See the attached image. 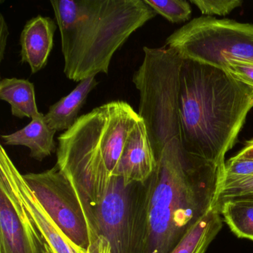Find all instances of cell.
<instances>
[{"mask_svg":"<svg viewBox=\"0 0 253 253\" xmlns=\"http://www.w3.org/2000/svg\"><path fill=\"white\" fill-rule=\"evenodd\" d=\"M144 183L142 253H171L216 207L225 166L185 152L180 139L166 144Z\"/></svg>","mask_w":253,"mask_h":253,"instance_id":"obj_1","label":"cell"},{"mask_svg":"<svg viewBox=\"0 0 253 253\" xmlns=\"http://www.w3.org/2000/svg\"><path fill=\"white\" fill-rule=\"evenodd\" d=\"M253 108V86L226 70L183 59L179 114L185 152L225 166Z\"/></svg>","mask_w":253,"mask_h":253,"instance_id":"obj_2","label":"cell"},{"mask_svg":"<svg viewBox=\"0 0 253 253\" xmlns=\"http://www.w3.org/2000/svg\"><path fill=\"white\" fill-rule=\"evenodd\" d=\"M65 75L81 82L109 73L112 57L157 13L144 0H51Z\"/></svg>","mask_w":253,"mask_h":253,"instance_id":"obj_3","label":"cell"},{"mask_svg":"<svg viewBox=\"0 0 253 253\" xmlns=\"http://www.w3.org/2000/svg\"><path fill=\"white\" fill-rule=\"evenodd\" d=\"M65 174L85 211L90 243L102 238L111 253H142L144 183H128L108 169Z\"/></svg>","mask_w":253,"mask_h":253,"instance_id":"obj_4","label":"cell"},{"mask_svg":"<svg viewBox=\"0 0 253 253\" xmlns=\"http://www.w3.org/2000/svg\"><path fill=\"white\" fill-rule=\"evenodd\" d=\"M141 120L128 103L109 102L81 115L57 137L56 166L63 169L105 167L113 174L126 143Z\"/></svg>","mask_w":253,"mask_h":253,"instance_id":"obj_5","label":"cell"},{"mask_svg":"<svg viewBox=\"0 0 253 253\" xmlns=\"http://www.w3.org/2000/svg\"><path fill=\"white\" fill-rule=\"evenodd\" d=\"M141 66L132 82L140 93L138 113L146 126L155 158L168 142L180 139L179 98L183 58L169 47L143 48Z\"/></svg>","mask_w":253,"mask_h":253,"instance_id":"obj_6","label":"cell"},{"mask_svg":"<svg viewBox=\"0 0 253 253\" xmlns=\"http://www.w3.org/2000/svg\"><path fill=\"white\" fill-rule=\"evenodd\" d=\"M165 46L221 69L229 61L253 63V24L202 16L171 34Z\"/></svg>","mask_w":253,"mask_h":253,"instance_id":"obj_7","label":"cell"},{"mask_svg":"<svg viewBox=\"0 0 253 253\" xmlns=\"http://www.w3.org/2000/svg\"><path fill=\"white\" fill-rule=\"evenodd\" d=\"M44 210L79 253L90 244L88 221L79 196L69 177L57 166L40 173L23 174Z\"/></svg>","mask_w":253,"mask_h":253,"instance_id":"obj_8","label":"cell"},{"mask_svg":"<svg viewBox=\"0 0 253 253\" xmlns=\"http://www.w3.org/2000/svg\"><path fill=\"white\" fill-rule=\"evenodd\" d=\"M0 253H48V244L14 188L0 174Z\"/></svg>","mask_w":253,"mask_h":253,"instance_id":"obj_9","label":"cell"},{"mask_svg":"<svg viewBox=\"0 0 253 253\" xmlns=\"http://www.w3.org/2000/svg\"><path fill=\"white\" fill-rule=\"evenodd\" d=\"M0 174L14 188L37 228L56 253H79L44 210L2 146H0Z\"/></svg>","mask_w":253,"mask_h":253,"instance_id":"obj_10","label":"cell"},{"mask_svg":"<svg viewBox=\"0 0 253 253\" xmlns=\"http://www.w3.org/2000/svg\"><path fill=\"white\" fill-rule=\"evenodd\" d=\"M157 161L143 120L130 134L114 175L128 183L146 181L155 170Z\"/></svg>","mask_w":253,"mask_h":253,"instance_id":"obj_11","label":"cell"},{"mask_svg":"<svg viewBox=\"0 0 253 253\" xmlns=\"http://www.w3.org/2000/svg\"><path fill=\"white\" fill-rule=\"evenodd\" d=\"M57 28L51 17L41 15L33 17L25 25L20 38V56L22 63L29 64L32 74L46 66Z\"/></svg>","mask_w":253,"mask_h":253,"instance_id":"obj_12","label":"cell"},{"mask_svg":"<svg viewBox=\"0 0 253 253\" xmlns=\"http://www.w3.org/2000/svg\"><path fill=\"white\" fill-rule=\"evenodd\" d=\"M57 131L51 128L45 121V115L34 118L26 126L12 134L2 135L7 146H24L30 149V157L42 161L57 152L54 137Z\"/></svg>","mask_w":253,"mask_h":253,"instance_id":"obj_13","label":"cell"},{"mask_svg":"<svg viewBox=\"0 0 253 253\" xmlns=\"http://www.w3.org/2000/svg\"><path fill=\"white\" fill-rule=\"evenodd\" d=\"M95 76L79 83L72 92L50 106L45 115V121L56 131H67L76 122L89 93L97 86Z\"/></svg>","mask_w":253,"mask_h":253,"instance_id":"obj_14","label":"cell"},{"mask_svg":"<svg viewBox=\"0 0 253 253\" xmlns=\"http://www.w3.org/2000/svg\"><path fill=\"white\" fill-rule=\"evenodd\" d=\"M0 99L9 103L11 114L16 118H38L35 85L28 80L4 78L0 82Z\"/></svg>","mask_w":253,"mask_h":253,"instance_id":"obj_15","label":"cell"},{"mask_svg":"<svg viewBox=\"0 0 253 253\" xmlns=\"http://www.w3.org/2000/svg\"><path fill=\"white\" fill-rule=\"evenodd\" d=\"M222 226L220 211L214 207L183 237L171 253H205Z\"/></svg>","mask_w":253,"mask_h":253,"instance_id":"obj_16","label":"cell"},{"mask_svg":"<svg viewBox=\"0 0 253 253\" xmlns=\"http://www.w3.org/2000/svg\"><path fill=\"white\" fill-rule=\"evenodd\" d=\"M216 207L237 237L253 241V201L228 200Z\"/></svg>","mask_w":253,"mask_h":253,"instance_id":"obj_17","label":"cell"},{"mask_svg":"<svg viewBox=\"0 0 253 253\" xmlns=\"http://www.w3.org/2000/svg\"><path fill=\"white\" fill-rule=\"evenodd\" d=\"M157 14L172 23H183L189 20L192 9L184 0H144Z\"/></svg>","mask_w":253,"mask_h":253,"instance_id":"obj_18","label":"cell"},{"mask_svg":"<svg viewBox=\"0 0 253 253\" xmlns=\"http://www.w3.org/2000/svg\"><path fill=\"white\" fill-rule=\"evenodd\" d=\"M232 199L253 201V176L222 183L216 205Z\"/></svg>","mask_w":253,"mask_h":253,"instance_id":"obj_19","label":"cell"},{"mask_svg":"<svg viewBox=\"0 0 253 253\" xmlns=\"http://www.w3.org/2000/svg\"><path fill=\"white\" fill-rule=\"evenodd\" d=\"M191 2L207 17L227 15L243 3L240 0H191Z\"/></svg>","mask_w":253,"mask_h":253,"instance_id":"obj_20","label":"cell"},{"mask_svg":"<svg viewBox=\"0 0 253 253\" xmlns=\"http://www.w3.org/2000/svg\"><path fill=\"white\" fill-rule=\"evenodd\" d=\"M253 176V160L232 158L225 163L223 182L232 181Z\"/></svg>","mask_w":253,"mask_h":253,"instance_id":"obj_21","label":"cell"},{"mask_svg":"<svg viewBox=\"0 0 253 253\" xmlns=\"http://www.w3.org/2000/svg\"><path fill=\"white\" fill-rule=\"evenodd\" d=\"M223 70H226L239 81L253 87V63L229 61Z\"/></svg>","mask_w":253,"mask_h":253,"instance_id":"obj_22","label":"cell"},{"mask_svg":"<svg viewBox=\"0 0 253 253\" xmlns=\"http://www.w3.org/2000/svg\"><path fill=\"white\" fill-rule=\"evenodd\" d=\"M8 35H9V32H8V25L3 15L0 14V62L4 60Z\"/></svg>","mask_w":253,"mask_h":253,"instance_id":"obj_23","label":"cell"},{"mask_svg":"<svg viewBox=\"0 0 253 253\" xmlns=\"http://www.w3.org/2000/svg\"><path fill=\"white\" fill-rule=\"evenodd\" d=\"M233 158L235 159L253 160V139L246 142L245 146Z\"/></svg>","mask_w":253,"mask_h":253,"instance_id":"obj_24","label":"cell"},{"mask_svg":"<svg viewBox=\"0 0 253 253\" xmlns=\"http://www.w3.org/2000/svg\"><path fill=\"white\" fill-rule=\"evenodd\" d=\"M85 253H111L108 250H103L100 247H88Z\"/></svg>","mask_w":253,"mask_h":253,"instance_id":"obj_25","label":"cell"},{"mask_svg":"<svg viewBox=\"0 0 253 253\" xmlns=\"http://www.w3.org/2000/svg\"><path fill=\"white\" fill-rule=\"evenodd\" d=\"M48 244V243H47ZM48 253H56L54 251V250H53L52 248H51V247H50L49 245L48 244Z\"/></svg>","mask_w":253,"mask_h":253,"instance_id":"obj_26","label":"cell"}]
</instances>
